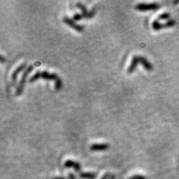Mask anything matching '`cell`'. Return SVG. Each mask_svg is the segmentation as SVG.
I'll return each mask as SVG.
<instances>
[{"instance_id":"cell-8","label":"cell","mask_w":179,"mask_h":179,"mask_svg":"<svg viewBox=\"0 0 179 179\" xmlns=\"http://www.w3.org/2000/svg\"><path fill=\"white\" fill-rule=\"evenodd\" d=\"M90 150L91 151H104L109 148V145L108 143H93L90 146Z\"/></svg>"},{"instance_id":"cell-17","label":"cell","mask_w":179,"mask_h":179,"mask_svg":"<svg viewBox=\"0 0 179 179\" xmlns=\"http://www.w3.org/2000/svg\"><path fill=\"white\" fill-rule=\"evenodd\" d=\"M109 177H110L109 174L108 173H105L104 175H103L102 178H101V179H108L109 178Z\"/></svg>"},{"instance_id":"cell-7","label":"cell","mask_w":179,"mask_h":179,"mask_svg":"<svg viewBox=\"0 0 179 179\" xmlns=\"http://www.w3.org/2000/svg\"><path fill=\"white\" fill-rule=\"evenodd\" d=\"M64 166L67 168H73L75 169V172H80L81 167L80 164L78 162L72 161V160H67L66 162L64 163Z\"/></svg>"},{"instance_id":"cell-10","label":"cell","mask_w":179,"mask_h":179,"mask_svg":"<svg viewBox=\"0 0 179 179\" xmlns=\"http://www.w3.org/2000/svg\"><path fill=\"white\" fill-rule=\"evenodd\" d=\"M79 176L82 178L94 179L96 177V174L94 172H80Z\"/></svg>"},{"instance_id":"cell-11","label":"cell","mask_w":179,"mask_h":179,"mask_svg":"<svg viewBox=\"0 0 179 179\" xmlns=\"http://www.w3.org/2000/svg\"><path fill=\"white\" fill-rule=\"evenodd\" d=\"M151 25H152V28L156 31H158L163 28V23H161L158 20H154L153 21Z\"/></svg>"},{"instance_id":"cell-4","label":"cell","mask_w":179,"mask_h":179,"mask_svg":"<svg viewBox=\"0 0 179 179\" xmlns=\"http://www.w3.org/2000/svg\"><path fill=\"white\" fill-rule=\"evenodd\" d=\"M160 8V4L157 2L152 3H138L135 5V8L140 11L155 10Z\"/></svg>"},{"instance_id":"cell-5","label":"cell","mask_w":179,"mask_h":179,"mask_svg":"<svg viewBox=\"0 0 179 179\" xmlns=\"http://www.w3.org/2000/svg\"><path fill=\"white\" fill-rule=\"evenodd\" d=\"M77 7H78L82 11V15L83 17H86V18H91L93 15L95 14V8H93L90 11H88L85 5L82 4L81 2H77L76 3Z\"/></svg>"},{"instance_id":"cell-3","label":"cell","mask_w":179,"mask_h":179,"mask_svg":"<svg viewBox=\"0 0 179 179\" xmlns=\"http://www.w3.org/2000/svg\"><path fill=\"white\" fill-rule=\"evenodd\" d=\"M34 66L33 65H29L26 67L25 70L23 71V73H22V77H21L20 82H19L18 85H17V88H16V91H15V94L17 96H19V95L21 94L22 92V90H23L24 85H25V80H26V77L27 75H28V73L32 70L33 69Z\"/></svg>"},{"instance_id":"cell-1","label":"cell","mask_w":179,"mask_h":179,"mask_svg":"<svg viewBox=\"0 0 179 179\" xmlns=\"http://www.w3.org/2000/svg\"><path fill=\"white\" fill-rule=\"evenodd\" d=\"M40 78L47 80H54L55 81V88L56 90H58L62 86V81H61V78L55 73H50V72L46 70L38 71V72H35L32 76L30 77L29 82L35 81V80H38Z\"/></svg>"},{"instance_id":"cell-19","label":"cell","mask_w":179,"mask_h":179,"mask_svg":"<svg viewBox=\"0 0 179 179\" xmlns=\"http://www.w3.org/2000/svg\"><path fill=\"white\" fill-rule=\"evenodd\" d=\"M53 179H67V178H64V177H55V178H54Z\"/></svg>"},{"instance_id":"cell-15","label":"cell","mask_w":179,"mask_h":179,"mask_svg":"<svg viewBox=\"0 0 179 179\" xmlns=\"http://www.w3.org/2000/svg\"><path fill=\"white\" fill-rule=\"evenodd\" d=\"M82 17H83V15H82V14H75L73 15V17H72V18H73L74 20H79L82 18Z\"/></svg>"},{"instance_id":"cell-14","label":"cell","mask_w":179,"mask_h":179,"mask_svg":"<svg viewBox=\"0 0 179 179\" xmlns=\"http://www.w3.org/2000/svg\"><path fill=\"white\" fill-rule=\"evenodd\" d=\"M129 179H146V178L143 175H134V176L131 177Z\"/></svg>"},{"instance_id":"cell-16","label":"cell","mask_w":179,"mask_h":179,"mask_svg":"<svg viewBox=\"0 0 179 179\" xmlns=\"http://www.w3.org/2000/svg\"><path fill=\"white\" fill-rule=\"evenodd\" d=\"M68 178L69 179H75V176L72 173V172H70L68 174Z\"/></svg>"},{"instance_id":"cell-6","label":"cell","mask_w":179,"mask_h":179,"mask_svg":"<svg viewBox=\"0 0 179 179\" xmlns=\"http://www.w3.org/2000/svg\"><path fill=\"white\" fill-rule=\"evenodd\" d=\"M63 21H64L66 24L69 25L70 27H72V28H73L74 29L78 31H82L84 29V27L82 26V25H78V24L75 23L73 20H72V19L70 18L69 17H67V16H64V17H63Z\"/></svg>"},{"instance_id":"cell-21","label":"cell","mask_w":179,"mask_h":179,"mask_svg":"<svg viewBox=\"0 0 179 179\" xmlns=\"http://www.w3.org/2000/svg\"><path fill=\"white\" fill-rule=\"evenodd\" d=\"M179 1H175L174 2V4H177V3H178Z\"/></svg>"},{"instance_id":"cell-12","label":"cell","mask_w":179,"mask_h":179,"mask_svg":"<svg viewBox=\"0 0 179 179\" xmlns=\"http://www.w3.org/2000/svg\"><path fill=\"white\" fill-rule=\"evenodd\" d=\"M175 20H172V19H169L165 22L164 23H163V28H169V27H172L173 25H175Z\"/></svg>"},{"instance_id":"cell-13","label":"cell","mask_w":179,"mask_h":179,"mask_svg":"<svg viewBox=\"0 0 179 179\" xmlns=\"http://www.w3.org/2000/svg\"><path fill=\"white\" fill-rule=\"evenodd\" d=\"M169 18H170V14L168 12L163 13L157 17V20H169Z\"/></svg>"},{"instance_id":"cell-18","label":"cell","mask_w":179,"mask_h":179,"mask_svg":"<svg viewBox=\"0 0 179 179\" xmlns=\"http://www.w3.org/2000/svg\"><path fill=\"white\" fill-rule=\"evenodd\" d=\"M0 61H1V62H4L5 61V58L3 57L2 55H0Z\"/></svg>"},{"instance_id":"cell-2","label":"cell","mask_w":179,"mask_h":179,"mask_svg":"<svg viewBox=\"0 0 179 179\" xmlns=\"http://www.w3.org/2000/svg\"><path fill=\"white\" fill-rule=\"evenodd\" d=\"M139 63H141V64H143V67H144V68L146 69V70H152V64H151L146 58L141 55H134L132 58L131 61L129 66H128V69H127V71H128V73H131V72H133L134 70L135 69V67H136V66L138 65Z\"/></svg>"},{"instance_id":"cell-9","label":"cell","mask_w":179,"mask_h":179,"mask_svg":"<svg viewBox=\"0 0 179 179\" xmlns=\"http://www.w3.org/2000/svg\"><path fill=\"white\" fill-rule=\"evenodd\" d=\"M25 65H26V62L22 63V64H21L20 65H19L18 67H17V68L15 69V70L13 71L12 74H11V81H12L13 85H14V83H15L16 79H17V75L19 74V72H20L21 70H23V69L25 68Z\"/></svg>"},{"instance_id":"cell-20","label":"cell","mask_w":179,"mask_h":179,"mask_svg":"<svg viewBox=\"0 0 179 179\" xmlns=\"http://www.w3.org/2000/svg\"><path fill=\"white\" fill-rule=\"evenodd\" d=\"M114 178H115V176H114V175H110V179H114Z\"/></svg>"}]
</instances>
